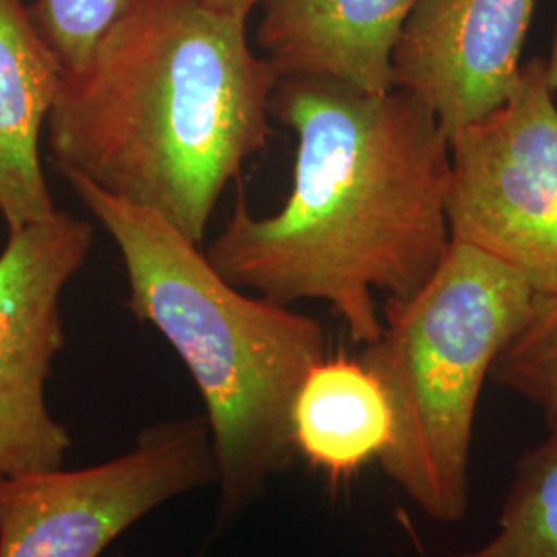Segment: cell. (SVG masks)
Returning a JSON list of instances; mask_svg holds the SVG:
<instances>
[{
	"label": "cell",
	"mask_w": 557,
	"mask_h": 557,
	"mask_svg": "<svg viewBox=\"0 0 557 557\" xmlns=\"http://www.w3.org/2000/svg\"><path fill=\"white\" fill-rule=\"evenodd\" d=\"M271 116L298 139L294 184L273 215L244 193L207 259L239 289L292 306L326 301L363 345L382 335L374 292L407 298L450 246L448 135L413 94L281 77Z\"/></svg>",
	"instance_id": "cell-1"
},
{
	"label": "cell",
	"mask_w": 557,
	"mask_h": 557,
	"mask_svg": "<svg viewBox=\"0 0 557 557\" xmlns=\"http://www.w3.org/2000/svg\"><path fill=\"white\" fill-rule=\"evenodd\" d=\"M277 81L246 17L207 0H133L62 73L52 160L200 246L225 188L267 147Z\"/></svg>",
	"instance_id": "cell-2"
},
{
	"label": "cell",
	"mask_w": 557,
	"mask_h": 557,
	"mask_svg": "<svg viewBox=\"0 0 557 557\" xmlns=\"http://www.w3.org/2000/svg\"><path fill=\"white\" fill-rule=\"evenodd\" d=\"M64 178L119 248L128 310L170 343L199 388L220 522H232L296 457L292 407L308 370L329 356L326 333L289 306L246 296L158 213Z\"/></svg>",
	"instance_id": "cell-3"
},
{
	"label": "cell",
	"mask_w": 557,
	"mask_h": 557,
	"mask_svg": "<svg viewBox=\"0 0 557 557\" xmlns=\"http://www.w3.org/2000/svg\"><path fill=\"white\" fill-rule=\"evenodd\" d=\"M537 298L508 264L450 242L416 294L386 298L382 335L359 351L393 409V440L379 462L440 524L467 515L479 397Z\"/></svg>",
	"instance_id": "cell-4"
},
{
	"label": "cell",
	"mask_w": 557,
	"mask_h": 557,
	"mask_svg": "<svg viewBox=\"0 0 557 557\" xmlns=\"http://www.w3.org/2000/svg\"><path fill=\"white\" fill-rule=\"evenodd\" d=\"M448 145L450 239L557 296V103L545 60L522 62L508 98Z\"/></svg>",
	"instance_id": "cell-5"
},
{
	"label": "cell",
	"mask_w": 557,
	"mask_h": 557,
	"mask_svg": "<svg viewBox=\"0 0 557 557\" xmlns=\"http://www.w3.org/2000/svg\"><path fill=\"white\" fill-rule=\"evenodd\" d=\"M209 483L218 462L205 416L153 423L94 467L0 475V557H100L140 518Z\"/></svg>",
	"instance_id": "cell-6"
},
{
	"label": "cell",
	"mask_w": 557,
	"mask_h": 557,
	"mask_svg": "<svg viewBox=\"0 0 557 557\" xmlns=\"http://www.w3.org/2000/svg\"><path fill=\"white\" fill-rule=\"evenodd\" d=\"M91 246L94 227L57 211L9 232L0 252V475L60 469L71 448L46 382L64 347L60 299Z\"/></svg>",
	"instance_id": "cell-7"
},
{
	"label": "cell",
	"mask_w": 557,
	"mask_h": 557,
	"mask_svg": "<svg viewBox=\"0 0 557 557\" xmlns=\"http://www.w3.org/2000/svg\"><path fill=\"white\" fill-rule=\"evenodd\" d=\"M533 11L535 0H418L393 50L395 87L450 139L512 91Z\"/></svg>",
	"instance_id": "cell-8"
},
{
	"label": "cell",
	"mask_w": 557,
	"mask_h": 557,
	"mask_svg": "<svg viewBox=\"0 0 557 557\" xmlns=\"http://www.w3.org/2000/svg\"><path fill=\"white\" fill-rule=\"evenodd\" d=\"M418 0H269L257 44L281 77H326L370 94L395 87L393 50Z\"/></svg>",
	"instance_id": "cell-9"
},
{
	"label": "cell",
	"mask_w": 557,
	"mask_h": 557,
	"mask_svg": "<svg viewBox=\"0 0 557 557\" xmlns=\"http://www.w3.org/2000/svg\"><path fill=\"white\" fill-rule=\"evenodd\" d=\"M62 73L29 7L0 0V215L9 232L59 211L44 176L40 140Z\"/></svg>",
	"instance_id": "cell-10"
},
{
	"label": "cell",
	"mask_w": 557,
	"mask_h": 557,
	"mask_svg": "<svg viewBox=\"0 0 557 557\" xmlns=\"http://www.w3.org/2000/svg\"><path fill=\"white\" fill-rule=\"evenodd\" d=\"M292 440L331 481L354 478L380 460L393 440V409L376 374L356 358L326 356L299 384Z\"/></svg>",
	"instance_id": "cell-11"
},
{
	"label": "cell",
	"mask_w": 557,
	"mask_h": 557,
	"mask_svg": "<svg viewBox=\"0 0 557 557\" xmlns=\"http://www.w3.org/2000/svg\"><path fill=\"white\" fill-rule=\"evenodd\" d=\"M458 557H557V428L518 460L496 535Z\"/></svg>",
	"instance_id": "cell-12"
},
{
	"label": "cell",
	"mask_w": 557,
	"mask_h": 557,
	"mask_svg": "<svg viewBox=\"0 0 557 557\" xmlns=\"http://www.w3.org/2000/svg\"><path fill=\"white\" fill-rule=\"evenodd\" d=\"M490 379L531 400L557 428V296H539L531 319L496 359Z\"/></svg>",
	"instance_id": "cell-13"
},
{
	"label": "cell",
	"mask_w": 557,
	"mask_h": 557,
	"mask_svg": "<svg viewBox=\"0 0 557 557\" xmlns=\"http://www.w3.org/2000/svg\"><path fill=\"white\" fill-rule=\"evenodd\" d=\"M133 0H34L29 13L64 71L81 66Z\"/></svg>",
	"instance_id": "cell-14"
},
{
	"label": "cell",
	"mask_w": 557,
	"mask_h": 557,
	"mask_svg": "<svg viewBox=\"0 0 557 557\" xmlns=\"http://www.w3.org/2000/svg\"><path fill=\"white\" fill-rule=\"evenodd\" d=\"M207 2L218 11L248 20L257 7H264L269 0H207Z\"/></svg>",
	"instance_id": "cell-15"
},
{
	"label": "cell",
	"mask_w": 557,
	"mask_h": 557,
	"mask_svg": "<svg viewBox=\"0 0 557 557\" xmlns=\"http://www.w3.org/2000/svg\"><path fill=\"white\" fill-rule=\"evenodd\" d=\"M545 77H547V83H549L552 91L557 94V29L556 38H554V44H552L549 59L545 60Z\"/></svg>",
	"instance_id": "cell-16"
}]
</instances>
